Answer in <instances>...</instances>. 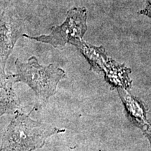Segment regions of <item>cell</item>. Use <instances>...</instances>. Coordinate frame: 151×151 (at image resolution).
<instances>
[{
    "mask_svg": "<svg viewBox=\"0 0 151 151\" xmlns=\"http://www.w3.org/2000/svg\"><path fill=\"white\" fill-rule=\"evenodd\" d=\"M65 131L32 120L24 113H18L4 134L0 151L34 150L41 148L50 136Z\"/></svg>",
    "mask_w": 151,
    "mask_h": 151,
    "instance_id": "1",
    "label": "cell"
},
{
    "mask_svg": "<svg viewBox=\"0 0 151 151\" xmlns=\"http://www.w3.org/2000/svg\"><path fill=\"white\" fill-rule=\"evenodd\" d=\"M17 72L12 74L14 83L27 84L39 97L47 100L56 93L60 81L66 77L63 69L55 64L48 66L40 65L35 57H31L27 63L16 60Z\"/></svg>",
    "mask_w": 151,
    "mask_h": 151,
    "instance_id": "2",
    "label": "cell"
},
{
    "mask_svg": "<svg viewBox=\"0 0 151 151\" xmlns=\"http://www.w3.org/2000/svg\"><path fill=\"white\" fill-rule=\"evenodd\" d=\"M69 43L76 47L86 58L92 70L104 73L106 80L109 84L125 90L131 88L132 81L129 78L131 69L109 58L103 46H92L78 38L71 39Z\"/></svg>",
    "mask_w": 151,
    "mask_h": 151,
    "instance_id": "3",
    "label": "cell"
},
{
    "mask_svg": "<svg viewBox=\"0 0 151 151\" xmlns=\"http://www.w3.org/2000/svg\"><path fill=\"white\" fill-rule=\"evenodd\" d=\"M88 11L85 7H73L67 12V18L61 25L52 27L48 35L30 37L23 34V37L39 42L48 43L55 48H62L71 39H83L88 30Z\"/></svg>",
    "mask_w": 151,
    "mask_h": 151,
    "instance_id": "4",
    "label": "cell"
},
{
    "mask_svg": "<svg viewBox=\"0 0 151 151\" xmlns=\"http://www.w3.org/2000/svg\"><path fill=\"white\" fill-rule=\"evenodd\" d=\"M2 14L0 16V73L5 72L7 59L16 41L23 35L22 19L14 8L11 0H4Z\"/></svg>",
    "mask_w": 151,
    "mask_h": 151,
    "instance_id": "5",
    "label": "cell"
},
{
    "mask_svg": "<svg viewBox=\"0 0 151 151\" xmlns=\"http://www.w3.org/2000/svg\"><path fill=\"white\" fill-rule=\"evenodd\" d=\"M118 92L123 103L126 116L134 125L143 131L149 124L147 118L148 109L146 104L124 88H118Z\"/></svg>",
    "mask_w": 151,
    "mask_h": 151,
    "instance_id": "6",
    "label": "cell"
},
{
    "mask_svg": "<svg viewBox=\"0 0 151 151\" xmlns=\"http://www.w3.org/2000/svg\"><path fill=\"white\" fill-rule=\"evenodd\" d=\"M14 83L12 73H0V117L10 113L18 106V99L12 88Z\"/></svg>",
    "mask_w": 151,
    "mask_h": 151,
    "instance_id": "7",
    "label": "cell"
},
{
    "mask_svg": "<svg viewBox=\"0 0 151 151\" xmlns=\"http://www.w3.org/2000/svg\"><path fill=\"white\" fill-rule=\"evenodd\" d=\"M138 14L144 15L151 19V0H147L145 8L138 11Z\"/></svg>",
    "mask_w": 151,
    "mask_h": 151,
    "instance_id": "8",
    "label": "cell"
},
{
    "mask_svg": "<svg viewBox=\"0 0 151 151\" xmlns=\"http://www.w3.org/2000/svg\"><path fill=\"white\" fill-rule=\"evenodd\" d=\"M143 132L144 134V135L146 136V137L148 139L151 146V124L149 123L147 125V127L143 130Z\"/></svg>",
    "mask_w": 151,
    "mask_h": 151,
    "instance_id": "9",
    "label": "cell"
}]
</instances>
